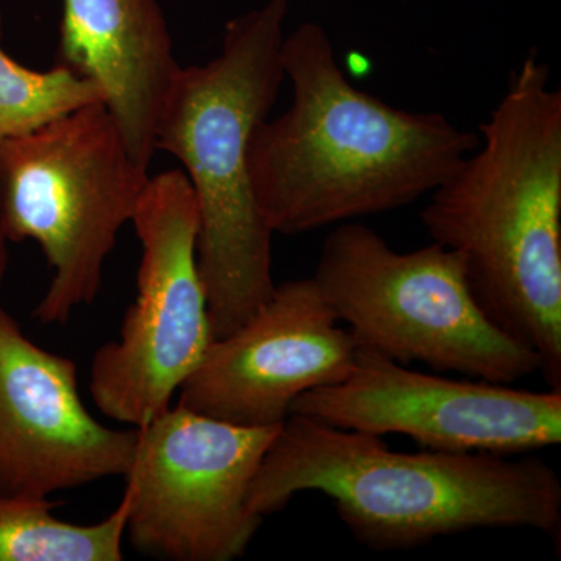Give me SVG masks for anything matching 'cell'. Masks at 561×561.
Returning a JSON list of instances; mask_svg holds the SVG:
<instances>
[{
	"label": "cell",
	"mask_w": 561,
	"mask_h": 561,
	"mask_svg": "<svg viewBox=\"0 0 561 561\" xmlns=\"http://www.w3.org/2000/svg\"><path fill=\"white\" fill-rule=\"evenodd\" d=\"M280 62L289 108L262 122L249 151L254 198L273 234L405 208L479 146L445 114L394 108L354 87L316 22L284 36Z\"/></svg>",
	"instance_id": "1"
},
{
	"label": "cell",
	"mask_w": 561,
	"mask_h": 561,
	"mask_svg": "<svg viewBox=\"0 0 561 561\" xmlns=\"http://www.w3.org/2000/svg\"><path fill=\"white\" fill-rule=\"evenodd\" d=\"M427 197L420 219L432 242L460 254L483 313L561 391V91L535 51L479 146Z\"/></svg>",
	"instance_id": "2"
},
{
	"label": "cell",
	"mask_w": 561,
	"mask_h": 561,
	"mask_svg": "<svg viewBox=\"0 0 561 561\" xmlns=\"http://www.w3.org/2000/svg\"><path fill=\"white\" fill-rule=\"evenodd\" d=\"M309 491L330 497L351 537L376 552L485 529H531L560 540L561 482L540 457L391 451L379 435L290 413L247 504L264 518Z\"/></svg>",
	"instance_id": "3"
},
{
	"label": "cell",
	"mask_w": 561,
	"mask_h": 561,
	"mask_svg": "<svg viewBox=\"0 0 561 561\" xmlns=\"http://www.w3.org/2000/svg\"><path fill=\"white\" fill-rule=\"evenodd\" d=\"M289 3L268 0L228 22L220 54L181 66L158 117L157 150L183 164L197 201V261L214 341L238 330L276 286L273 232L254 198L249 151L286 80Z\"/></svg>",
	"instance_id": "4"
},
{
	"label": "cell",
	"mask_w": 561,
	"mask_h": 561,
	"mask_svg": "<svg viewBox=\"0 0 561 561\" xmlns=\"http://www.w3.org/2000/svg\"><path fill=\"white\" fill-rule=\"evenodd\" d=\"M149 176L103 102L0 142V231L38 243L51 268L36 320L66 323L94 302Z\"/></svg>",
	"instance_id": "5"
},
{
	"label": "cell",
	"mask_w": 561,
	"mask_h": 561,
	"mask_svg": "<svg viewBox=\"0 0 561 561\" xmlns=\"http://www.w3.org/2000/svg\"><path fill=\"white\" fill-rule=\"evenodd\" d=\"M359 348L402 365L496 383L540 371L537 356L491 323L457 251H397L360 221L335 225L312 276Z\"/></svg>",
	"instance_id": "6"
},
{
	"label": "cell",
	"mask_w": 561,
	"mask_h": 561,
	"mask_svg": "<svg viewBox=\"0 0 561 561\" xmlns=\"http://www.w3.org/2000/svg\"><path fill=\"white\" fill-rule=\"evenodd\" d=\"M131 224L140 243L138 291L119 339L94 354L90 390L103 415L140 427L171 408L214 335L197 261V201L186 173L150 175Z\"/></svg>",
	"instance_id": "7"
},
{
	"label": "cell",
	"mask_w": 561,
	"mask_h": 561,
	"mask_svg": "<svg viewBox=\"0 0 561 561\" xmlns=\"http://www.w3.org/2000/svg\"><path fill=\"white\" fill-rule=\"evenodd\" d=\"M138 430L124 476L133 548L168 561H232L262 518L247 500L279 426L253 427L175 405Z\"/></svg>",
	"instance_id": "8"
},
{
	"label": "cell",
	"mask_w": 561,
	"mask_h": 561,
	"mask_svg": "<svg viewBox=\"0 0 561 561\" xmlns=\"http://www.w3.org/2000/svg\"><path fill=\"white\" fill-rule=\"evenodd\" d=\"M290 413L339 430L405 435L434 451L523 456L561 442V391L443 378L364 348L343 381L306 391Z\"/></svg>",
	"instance_id": "9"
},
{
	"label": "cell",
	"mask_w": 561,
	"mask_h": 561,
	"mask_svg": "<svg viewBox=\"0 0 561 561\" xmlns=\"http://www.w3.org/2000/svg\"><path fill=\"white\" fill-rule=\"evenodd\" d=\"M311 278L276 284L238 330L210 343L179 404L253 427L280 426L306 391L343 381L359 346Z\"/></svg>",
	"instance_id": "10"
},
{
	"label": "cell",
	"mask_w": 561,
	"mask_h": 561,
	"mask_svg": "<svg viewBox=\"0 0 561 561\" xmlns=\"http://www.w3.org/2000/svg\"><path fill=\"white\" fill-rule=\"evenodd\" d=\"M138 430L88 412L77 365L25 337L0 306V496L49 497L130 470Z\"/></svg>",
	"instance_id": "11"
},
{
	"label": "cell",
	"mask_w": 561,
	"mask_h": 561,
	"mask_svg": "<svg viewBox=\"0 0 561 561\" xmlns=\"http://www.w3.org/2000/svg\"><path fill=\"white\" fill-rule=\"evenodd\" d=\"M55 62L101 88L133 158L149 171L162 102L181 68L158 0H62Z\"/></svg>",
	"instance_id": "12"
},
{
	"label": "cell",
	"mask_w": 561,
	"mask_h": 561,
	"mask_svg": "<svg viewBox=\"0 0 561 561\" xmlns=\"http://www.w3.org/2000/svg\"><path fill=\"white\" fill-rule=\"evenodd\" d=\"M49 497L0 496V561H121L127 501L95 524L61 522Z\"/></svg>",
	"instance_id": "13"
},
{
	"label": "cell",
	"mask_w": 561,
	"mask_h": 561,
	"mask_svg": "<svg viewBox=\"0 0 561 561\" xmlns=\"http://www.w3.org/2000/svg\"><path fill=\"white\" fill-rule=\"evenodd\" d=\"M98 102L105 98L94 81L57 62L49 70L25 68L0 47V142Z\"/></svg>",
	"instance_id": "14"
},
{
	"label": "cell",
	"mask_w": 561,
	"mask_h": 561,
	"mask_svg": "<svg viewBox=\"0 0 561 561\" xmlns=\"http://www.w3.org/2000/svg\"><path fill=\"white\" fill-rule=\"evenodd\" d=\"M7 268H9V241L0 231V289H2L3 279H5Z\"/></svg>",
	"instance_id": "15"
},
{
	"label": "cell",
	"mask_w": 561,
	"mask_h": 561,
	"mask_svg": "<svg viewBox=\"0 0 561 561\" xmlns=\"http://www.w3.org/2000/svg\"><path fill=\"white\" fill-rule=\"evenodd\" d=\"M3 36V21H2V13H0V41H2Z\"/></svg>",
	"instance_id": "16"
}]
</instances>
